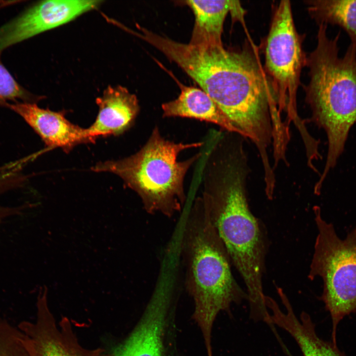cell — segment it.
<instances>
[{
  "label": "cell",
  "instance_id": "6da1fadb",
  "mask_svg": "<svg viewBox=\"0 0 356 356\" xmlns=\"http://www.w3.org/2000/svg\"><path fill=\"white\" fill-rule=\"evenodd\" d=\"M167 57L213 100L238 134L255 144L263 169H270L274 132L281 133L285 126L252 42L246 41L237 49L177 42L170 46Z\"/></svg>",
  "mask_w": 356,
  "mask_h": 356
},
{
  "label": "cell",
  "instance_id": "7a4b0ae2",
  "mask_svg": "<svg viewBox=\"0 0 356 356\" xmlns=\"http://www.w3.org/2000/svg\"><path fill=\"white\" fill-rule=\"evenodd\" d=\"M204 166L200 197L245 284L251 316L263 318L268 313L263 288L265 246L259 222L248 205L250 169L245 149H219L206 157Z\"/></svg>",
  "mask_w": 356,
  "mask_h": 356
},
{
  "label": "cell",
  "instance_id": "3957f363",
  "mask_svg": "<svg viewBox=\"0 0 356 356\" xmlns=\"http://www.w3.org/2000/svg\"><path fill=\"white\" fill-rule=\"evenodd\" d=\"M178 224L186 286L195 304L193 316L202 332L208 356H213L211 332L217 315L232 304L248 300V296L232 275L228 253L200 197Z\"/></svg>",
  "mask_w": 356,
  "mask_h": 356
},
{
  "label": "cell",
  "instance_id": "277c9868",
  "mask_svg": "<svg viewBox=\"0 0 356 356\" xmlns=\"http://www.w3.org/2000/svg\"><path fill=\"white\" fill-rule=\"evenodd\" d=\"M317 44L307 56L310 81L303 86L310 122L327 135L326 163L319 180L325 181L343 153L350 131L356 125V46L351 44L339 56L340 32L330 39L327 25H318Z\"/></svg>",
  "mask_w": 356,
  "mask_h": 356
},
{
  "label": "cell",
  "instance_id": "5b68a950",
  "mask_svg": "<svg viewBox=\"0 0 356 356\" xmlns=\"http://www.w3.org/2000/svg\"><path fill=\"white\" fill-rule=\"evenodd\" d=\"M203 143L170 141L161 135L156 127L146 143L135 154L99 162L91 169L117 175L138 195L148 213H160L170 218L184 205V177L202 154L183 161H178V156L184 150L201 147Z\"/></svg>",
  "mask_w": 356,
  "mask_h": 356
},
{
  "label": "cell",
  "instance_id": "8992f818",
  "mask_svg": "<svg viewBox=\"0 0 356 356\" xmlns=\"http://www.w3.org/2000/svg\"><path fill=\"white\" fill-rule=\"evenodd\" d=\"M313 210L318 234L308 277L323 281L321 299L330 314L332 343L337 346L339 323L356 312V226L342 239L333 225L323 219L320 208Z\"/></svg>",
  "mask_w": 356,
  "mask_h": 356
},
{
  "label": "cell",
  "instance_id": "52a82bcc",
  "mask_svg": "<svg viewBox=\"0 0 356 356\" xmlns=\"http://www.w3.org/2000/svg\"><path fill=\"white\" fill-rule=\"evenodd\" d=\"M304 34L295 27L289 0H281L274 8L267 35L261 46L265 57L264 69L275 97L281 116L286 114L300 131L305 129L297 110V96L301 74L307 56L303 48Z\"/></svg>",
  "mask_w": 356,
  "mask_h": 356
},
{
  "label": "cell",
  "instance_id": "ba28073f",
  "mask_svg": "<svg viewBox=\"0 0 356 356\" xmlns=\"http://www.w3.org/2000/svg\"><path fill=\"white\" fill-rule=\"evenodd\" d=\"M36 306V320L24 321L18 326L28 356H108L103 349L82 347L67 317L56 324L48 305L45 287L40 289Z\"/></svg>",
  "mask_w": 356,
  "mask_h": 356
},
{
  "label": "cell",
  "instance_id": "9c48e42d",
  "mask_svg": "<svg viewBox=\"0 0 356 356\" xmlns=\"http://www.w3.org/2000/svg\"><path fill=\"white\" fill-rule=\"evenodd\" d=\"M101 0L39 2L0 28V53L14 44L65 24L98 7Z\"/></svg>",
  "mask_w": 356,
  "mask_h": 356
},
{
  "label": "cell",
  "instance_id": "30bf717a",
  "mask_svg": "<svg viewBox=\"0 0 356 356\" xmlns=\"http://www.w3.org/2000/svg\"><path fill=\"white\" fill-rule=\"evenodd\" d=\"M175 283L173 275L160 274L141 320L111 356H164L163 335Z\"/></svg>",
  "mask_w": 356,
  "mask_h": 356
},
{
  "label": "cell",
  "instance_id": "8fae6325",
  "mask_svg": "<svg viewBox=\"0 0 356 356\" xmlns=\"http://www.w3.org/2000/svg\"><path fill=\"white\" fill-rule=\"evenodd\" d=\"M7 107L25 121L48 149L60 148L67 153L79 144L96 140L88 128L70 122L64 111H53L41 108L36 103L22 102L9 104Z\"/></svg>",
  "mask_w": 356,
  "mask_h": 356
},
{
  "label": "cell",
  "instance_id": "7c38bea8",
  "mask_svg": "<svg viewBox=\"0 0 356 356\" xmlns=\"http://www.w3.org/2000/svg\"><path fill=\"white\" fill-rule=\"evenodd\" d=\"M98 112L88 129L96 140L117 136L127 131L138 115L139 107L136 96L123 87H108L96 99Z\"/></svg>",
  "mask_w": 356,
  "mask_h": 356
},
{
  "label": "cell",
  "instance_id": "4fadbf2b",
  "mask_svg": "<svg viewBox=\"0 0 356 356\" xmlns=\"http://www.w3.org/2000/svg\"><path fill=\"white\" fill-rule=\"evenodd\" d=\"M178 85L180 93L178 97L162 105L163 117H180L204 121L215 124L225 131L239 134L237 129L204 91L179 83Z\"/></svg>",
  "mask_w": 356,
  "mask_h": 356
},
{
  "label": "cell",
  "instance_id": "5bb4252c",
  "mask_svg": "<svg viewBox=\"0 0 356 356\" xmlns=\"http://www.w3.org/2000/svg\"><path fill=\"white\" fill-rule=\"evenodd\" d=\"M195 16L190 44H222V35L225 17L239 3L237 0H187Z\"/></svg>",
  "mask_w": 356,
  "mask_h": 356
},
{
  "label": "cell",
  "instance_id": "9a60e30c",
  "mask_svg": "<svg viewBox=\"0 0 356 356\" xmlns=\"http://www.w3.org/2000/svg\"><path fill=\"white\" fill-rule=\"evenodd\" d=\"M304 3L318 25L340 26L356 46V0H307Z\"/></svg>",
  "mask_w": 356,
  "mask_h": 356
},
{
  "label": "cell",
  "instance_id": "2e32d148",
  "mask_svg": "<svg viewBox=\"0 0 356 356\" xmlns=\"http://www.w3.org/2000/svg\"><path fill=\"white\" fill-rule=\"evenodd\" d=\"M40 96L32 94L13 78L0 60V106L7 107L10 102L36 103Z\"/></svg>",
  "mask_w": 356,
  "mask_h": 356
},
{
  "label": "cell",
  "instance_id": "e0dca14e",
  "mask_svg": "<svg viewBox=\"0 0 356 356\" xmlns=\"http://www.w3.org/2000/svg\"><path fill=\"white\" fill-rule=\"evenodd\" d=\"M0 356H28L19 329L4 320L0 321Z\"/></svg>",
  "mask_w": 356,
  "mask_h": 356
},
{
  "label": "cell",
  "instance_id": "ac0fdd59",
  "mask_svg": "<svg viewBox=\"0 0 356 356\" xmlns=\"http://www.w3.org/2000/svg\"><path fill=\"white\" fill-rule=\"evenodd\" d=\"M300 348L304 356H345L337 346L324 341L317 335L306 338Z\"/></svg>",
  "mask_w": 356,
  "mask_h": 356
},
{
  "label": "cell",
  "instance_id": "d6986e66",
  "mask_svg": "<svg viewBox=\"0 0 356 356\" xmlns=\"http://www.w3.org/2000/svg\"><path fill=\"white\" fill-rule=\"evenodd\" d=\"M7 211L6 207L2 204H0V224L3 222L7 218Z\"/></svg>",
  "mask_w": 356,
  "mask_h": 356
}]
</instances>
